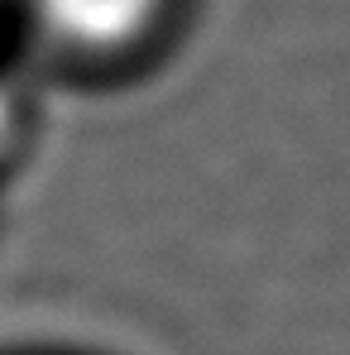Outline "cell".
I'll list each match as a JSON object with an SVG mask.
<instances>
[{
  "instance_id": "6da1fadb",
  "label": "cell",
  "mask_w": 350,
  "mask_h": 355,
  "mask_svg": "<svg viewBox=\"0 0 350 355\" xmlns=\"http://www.w3.org/2000/svg\"><path fill=\"white\" fill-rule=\"evenodd\" d=\"M34 10L62 39L87 44V49H111V44L134 39L149 24L159 0H34Z\"/></svg>"
}]
</instances>
